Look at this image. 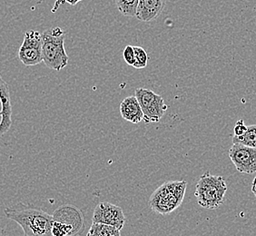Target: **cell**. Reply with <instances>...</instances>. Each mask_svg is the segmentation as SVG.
<instances>
[{
  "label": "cell",
  "instance_id": "2e32d148",
  "mask_svg": "<svg viewBox=\"0 0 256 236\" xmlns=\"http://www.w3.org/2000/svg\"><path fill=\"white\" fill-rule=\"evenodd\" d=\"M134 54H136V62L134 64V68L136 69H143L148 66V53L144 50L142 46H134Z\"/></svg>",
  "mask_w": 256,
  "mask_h": 236
},
{
  "label": "cell",
  "instance_id": "8992f818",
  "mask_svg": "<svg viewBox=\"0 0 256 236\" xmlns=\"http://www.w3.org/2000/svg\"><path fill=\"white\" fill-rule=\"evenodd\" d=\"M134 96L143 110L144 123H158L168 110L162 96L150 89L136 88Z\"/></svg>",
  "mask_w": 256,
  "mask_h": 236
},
{
  "label": "cell",
  "instance_id": "30bf717a",
  "mask_svg": "<svg viewBox=\"0 0 256 236\" xmlns=\"http://www.w3.org/2000/svg\"><path fill=\"white\" fill-rule=\"evenodd\" d=\"M0 138L10 131L12 126V106L10 86L0 74Z\"/></svg>",
  "mask_w": 256,
  "mask_h": 236
},
{
  "label": "cell",
  "instance_id": "ba28073f",
  "mask_svg": "<svg viewBox=\"0 0 256 236\" xmlns=\"http://www.w3.org/2000/svg\"><path fill=\"white\" fill-rule=\"evenodd\" d=\"M229 158L238 172L249 174L256 172V148L234 143L229 150Z\"/></svg>",
  "mask_w": 256,
  "mask_h": 236
},
{
  "label": "cell",
  "instance_id": "3957f363",
  "mask_svg": "<svg viewBox=\"0 0 256 236\" xmlns=\"http://www.w3.org/2000/svg\"><path fill=\"white\" fill-rule=\"evenodd\" d=\"M226 192V182L224 177L206 172L197 182L194 196L199 206L214 210L224 204Z\"/></svg>",
  "mask_w": 256,
  "mask_h": 236
},
{
  "label": "cell",
  "instance_id": "5b68a950",
  "mask_svg": "<svg viewBox=\"0 0 256 236\" xmlns=\"http://www.w3.org/2000/svg\"><path fill=\"white\" fill-rule=\"evenodd\" d=\"M52 217V236H76L84 230V216L82 212L74 206L64 204L58 207Z\"/></svg>",
  "mask_w": 256,
  "mask_h": 236
},
{
  "label": "cell",
  "instance_id": "52a82bcc",
  "mask_svg": "<svg viewBox=\"0 0 256 236\" xmlns=\"http://www.w3.org/2000/svg\"><path fill=\"white\" fill-rule=\"evenodd\" d=\"M18 58L26 66H33L43 62L42 34L36 30L26 31L18 51Z\"/></svg>",
  "mask_w": 256,
  "mask_h": 236
},
{
  "label": "cell",
  "instance_id": "7a4b0ae2",
  "mask_svg": "<svg viewBox=\"0 0 256 236\" xmlns=\"http://www.w3.org/2000/svg\"><path fill=\"white\" fill-rule=\"evenodd\" d=\"M66 32L60 26L44 30L42 33V56L50 69L60 71L68 64L69 58L64 50Z\"/></svg>",
  "mask_w": 256,
  "mask_h": 236
},
{
  "label": "cell",
  "instance_id": "8fae6325",
  "mask_svg": "<svg viewBox=\"0 0 256 236\" xmlns=\"http://www.w3.org/2000/svg\"><path fill=\"white\" fill-rule=\"evenodd\" d=\"M166 0H139L136 18L143 22H150L162 13Z\"/></svg>",
  "mask_w": 256,
  "mask_h": 236
},
{
  "label": "cell",
  "instance_id": "e0dca14e",
  "mask_svg": "<svg viewBox=\"0 0 256 236\" xmlns=\"http://www.w3.org/2000/svg\"><path fill=\"white\" fill-rule=\"evenodd\" d=\"M123 56L126 63L129 64V66H133L134 62H136V54H134V46H126L124 48V50Z\"/></svg>",
  "mask_w": 256,
  "mask_h": 236
},
{
  "label": "cell",
  "instance_id": "ffe728a7",
  "mask_svg": "<svg viewBox=\"0 0 256 236\" xmlns=\"http://www.w3.org/2000/svg\"><path fill=\"white\" fill-rule=\"evenodd\" d=\"M68 4H70V5L72 6H76L78 3H79V2H81L82 0H66Z\"/></svg>",
  "mask_w": 256,
  "mask_h": 236
},
{
  "label": "cell",
  "instance_id": "7c38bea8",
  "mask_svg": "<svg viewBox=\"0 0 256 236\" xmlns=\"http://www.w3.org/2000/svg\"><path fill=\"white\" fill-rule=\"evenodd\" d=\"M120 113L122 118L130 123L138 124L144 120L143 110L134 96L126 98L121 102Z\"/></svg>",
  "mask_w": 256,
  "mask_h": 236
},
{
  "label": "cell",
  "instance_id": "9a60e30c",
  "mask_svg": "<svg viewBox=\"0 0 256 236\" xmlns=\"http://www.w3.org/2000/svg\"><path fill=\"white\" fill-rule=\"evenodd\" d=\"M139 0H116V6L119 12L129 18H134L136 14Z\"/></svg>",
  "mask_w": 256,
  "mask_h": 236
},
{
  "label": "cell",
  "instance_id": "9c48e42d",
  "mask_svg": "<svg viewBox=\"0 0 256 236\" xmlns=\"http://www.w3.org/2000/svg\"><path fill=\"white\" fill-rule=\"evenodd\" d=\"M92 221L112 226L118 230H122L126 218L121 207L108 202H100L94 208Z\"/></svg>",
  "mask_w": 256,
  "mask_h": 236
},
{
  "label": "cell",
  "instance_id": "6da1fadb",
  "mask_svg": "<svg viewBox=\"0 0 256 236\" xmlns=\"http://www.w3.org/2000/svg\"><path fill=\"white\" fill-rule=\"evenodd\" d=\"M4 212L8 219L20 224L25 236H52L53 217L40 208L18 202L6 207Z\"/></svg>",
  "mask_w": 256,
  "mask_h": 236
},
{
  "label": "cell",
  "instance_id": "4fadbf2b",
  "mask_svg": "<svg viewBox=\"0 0 256 236\" xmlns=\"http://www.w3.org/2000/svg\"><path fill=\"white\" fill-rule=\"evenodd\" d=\"M120 232L118 228L112 226L93 222L88 232V236H119Z\"/></svg>",
  "mask_w": 256,
  "mask_h": 236
},
{
  "label": "cell",
  "instance_id": "277c9868",
  "mask_svg": "<svg viewBox=\"0 0 256 236\" xmlns=\"http://www.w3.org/2000/svg\"><path fill=\"white\" fill-rule=\"evenodd\" d=\"M188 182L168 181L153 192L149 199V206L160 214H169L181 206Z\"/></svg>",
  "mask_w": 256,
  "mask_h": 236
},
{
  "label": "cell",
  "instance_id": "d6986e66",
  "mask_svg": "<svg viewBox=\"0 0 256 236\" xmlns=\"http://www.w3.org/2000/svg\"><path fill=\"white\" fill-rule=\"evenodd\" d=\"M252 192L254 194V196L256 197V176L254 177L252 184Z\"/></svg>",
  "mask_w": 256,
  "mask_h": 236
},
{
  "label": "cell",
  "instance_id": "5bb4252c",
  "mask_svg": "<svg viewBox=\"0 0 256 236\" xmlns=\"http://www.w3.org/2000/svg\"><path fill=\"white\" fill-rule=\"evenodd\" d=\"M232 143L242 144L250 148H256V124L247 126L246 133L240 136H232Z\"/></svg>",
  "mask_w": 256,
  "mask_h": 236
},
{
  "label": "cell",
  "instance_id": "ac0fdd59",
  "mask_svg": "<svg viewBox=\"0 0 256 236\" xmlns=\"http://www.w3.org/2000/svg\"><path fill=\"white\" fill-rule=\"evenodd\" d=\"M247 126L244 124V120H239V121H237L236 124V126H234V136H240L242 134H244L246 132Z\"/></svg>",
  "mask_w": 256,
  "mask_h": 236
}]
</instances>
